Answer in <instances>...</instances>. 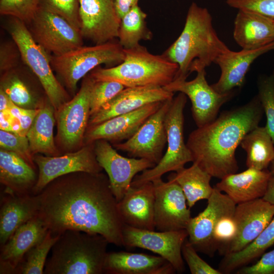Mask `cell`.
<instances>
[{"instance_id":"51","label":"cell","mask_w":274,"mask_h":274,"mask_svg":"<svg viewBox=\"0 0 274 274\" xmlns=\"http://www.w3.org/2000/svg\"><path fill=\"white\" fill-rule=\"evenodd\" d=\"M13 104L9 96L0 89V111L9 110Z\"/></svg>"},{"instance_id":"21","label":"cell","mask_w":274,"mask_h":274,"mask_svg":"<svg viewBox=\"0 0 274 274\" xmlns=\"http://www.w3.org/2000/svg\"><path fill=\"white\" fill-rule=\"evenodd\" d=\"M174 95V92L156 86L125 87L90 117L88 126L134 111L151 103L173 98Z\"/></svg>"},{"instance_id":"49","label":"cell","mask_w":274,"mask_h":274,"mask_svg":"<svg viewBox=\"0 0 274 274\" xmlns=\"http://www.w3.org/2000/svg\"><path fill=\"white\" fill-rule=\"evenodd\" d=\"M139 0H115V7L119 18L121 19L138 5Z\"/></svg>"},{"instance_id":"46","label":"cell","mask_w":274,"mask_h":274,"mask_svg":"<svg viewBox=\"0 0 274 274\" xmlns=\"http://www.w3.org/2000/svg\"><path fill=\"white\" fill-rule=\"evenodd\" d=\"M236 273L274 274V249L263 253L255 264L242 267L237 270Z\"/></svg>"},{"instance_id":"34","label":"cell","mask_w":274,"mask_h":274,"mask_svg":"<svg viewBox=\"0 0 274 274\" xmlns=\"http://www.w3.org/2000/svg\"><path fill=\"white\" fill-rule=\"evenodd\" d=\"M147 14L138 5L134 7L121 19L118 42L123 49L137 46L141 40H149L152 33L148 28L146 19Z\"/></svg>"},{"instance_id":"26","label":"cell","mask_w":274,"mask_h":274,"mask_svg":"<svg viewBox=\"0 0 274 274\" xmlns=\"http://www.w3.org/2000/svg\"><path fill=\"white\" fill-rule=\"evenodd\" d=\"M233 36L242 49L265 46L274 42V19L253 11L238 10Z\"/></svg>"},{"instance_id":"36","label":"cell","mask_w":274,"mask_h":274,"mask_svg":"<svg viewBox=\"0 0 274 274\" xmlns=\"http://www.w3.org/2000/svg\"><path fill=\"white\" fill-rule=\"evenodd\" d=\"M59 236L48 230L45 237L26 253L15 273L43 274L48 254Z\"/></svg>"},{"instance_id":"38","label":"cell","mask_w":274,"mask_h":274,"mask_svg":"<svg viewBox=\"0 0 274 274\" xmlns=\"http://www.w3.org/2000/svg\"><path fill=\"white\" fill-rule=\"evenodd\" d=\"M125 87L123 85L117 82L95 81L90 94V117L95 114L104 105L114 97Z\"/></svg>"},{"instance_id":"23","label":"cell","mask_w":274,"mask_h":274,"mask_svg":"<svg viewBox=\"0 0 274 274\" xmlns=\"http://www.w3.org/2000/svg\"><path fill=\"white\" fill-rule=\"evenodd\" d=\"M48 231L38 214L21 225L1 246L0 273H15L26 253L40 242Z\"/></svg>"},{"instance_id":"13","label":"cell","mask_w":274,"mask_h":274,"mask_svg":"<svg viewBox=\"0 0 274 274\" xmlns=\"http://www.w3.org/2000/svg\"><path fill=\"white\" fill-rule=\"evenodd\" d=\"M163 88L170 92L185 94L190 99L193 118L197 127L214 120L220 108L232 96V91L220 93L210 85L206 78L205 70L197 72L191 81L175 79Z\"/></svg>"},{"instance_id":"19","label":"cell","mask_w":274,"mask_h":274,"mask_svg":"<svg viewBox=\"0 0 274 274\" xmlns=\"http://www.w3.org/2000/svg\"><path fill=\"white\" fill-rule=\"evenodd\" d=\"M274 217V205L262 198L236 204L234 218L237 232L225 255L238 252L254 241Z\"/></svg>"},{"instance_id":"41","label":"cell","mask_w":274,"mask_h":274,"mask_svg":"<svg viewBox=\"0 0 274 274\" xmlns=\"http://www.w3.org/2000/svg\"><path fill=\"white\" fill-rule=\"evenodd\" d=\"M39 7L61 16L80 29L79 0H40Z\"/></svg>"},{"instance_id":"37","label":"cell","mask_w":274,"mask_h":274,"mask_svg":"<svg viewBox=\"0 0 274 274\" xmlns=\"http://www.w3.org/2000/svg\"><path fill=\"white\" fill-rule=\"evenodd\" d=\"M258 96L266 118L265 126L274 144V77L262 76L258 83Z\"/></svg>"},{"instance_id":"28","label":"cell","mask_w":274,"mask_h":274,"mask_svg":"<svg viewBox=\"0 0 274 274\" xmlns=\"http://www.w3.org/2000/svg\"><path fill=\"white\" fill-rule=\"evenodd\" d=\"M38 194L17 195L6 193L0 210V245H4L22 224L38 213Z\"/></svg>"},{"instance_id":"6","label":"cell","mask_w":274,"mask_h":274,"mask_svg":"<svg viewBox=\"0 0 274 274\" xmlns=\"http://www.w3.org/2000/svg\"><path fill=\"white\" fill-rule=\"evenodd\" d=\"M124 49L115 40L94 46H82L60 56L50 55V63L72 93L82 78L101 64L113 67L124 60Z\"/></svg>"},{"instance_id":"52","label":"cell","mask_w":274,"mask_h":274,"mask_svg":"<svg viewBox=\"0 0 274 274\" xmlns=\"http://www.w3.org/2000/svg\"><path fill=\"white\" fill-rule=\"evenodd\" d=\"M270 167L269 171L271 173V175H274V159L271 162V163H270Z\"/></svg>"},{"instance_id":"44","label":"cell","mask_w":274,"mask_h":274,"mask_svg":"<svg viewBox=\"0 0 274 274\" xmlns=\"http://www.w3.org/2000/svg\"><path fill=\"white\" fill-rule=\"evenodd\" d=\"M22 62L19 49L12 41L3 42L0 45V71L3 74L19 66Z\"/></svg>"},{"instance_id":"50","label":"cell","mask_w":274,"mask_h":274,"mask_svg":"<svg viewBox=\"0 0 274 274\" xmlns=\"http://www.w3.org/2000/svg\"><path fill=\"white\" fill-rule=\"evenodd\" d=\"M262 198L274 205V175L269 180L266 192Z\"/></svg>"},{"instance_id":"7","label":"cell","mask_w":274,"mask_h":274,"mask_svg":"<svg viewBox=\"0 0 274 274\" xmlns=\"http://www.w3.org/2000/svg\"><path fill=\"white\" fill-rule=\"evenodd\" d=\"M6 28L20 52L22 62L40 81L55 111L70 100L66 90L55 76L50 55L33 39L26 24L10 17Z\"/></svg>"},{"instance_id":"27","label":"cell","mask_w":274,"mask_h":274,"mask_svg":"<svg viewBox=\"0 0 274 274\" xmlns=\"http://www.w3.org/2000/svg\"><path fill=\"white\" fill-rule=\"evenodd\" d=\"M271 176L267 169L248 168L243 172L224 177L215 187L224 192L237 204L262 198Z\"/></svg>"},{"instance_id":"35","label":"cell","mask_w":274,"mask_h":274,"mask_svg":"<svg viewBox=\"0 0 274 274\" xmlns=\"http://www.w3.org/2000/svg\"><path fill=\"white\" fill-rule=\"evenodd\" d=\"M19 67L1 74L0 89L16 105L25 109H39L43 100L37 98L20 77L18 73Z\"/></svg>"},{"instance_id":"31","label":"cell","mask_w":274,"mask_h":274,"mask_svg":"<svg viewBox=\"0 0 274 274\" xmlns=\"http://www.w3.org/2000/svg\"><path fill=\"white\" fill-rule=\"evenodd\" d=\"M212 176L196 163L188 168L185 167L171 174L168 178L175 181L182 188L191 208L199 200H208L214 188L210 184Z\"/></svg>"},{"instance_id":"40","label":"cell","mask_w":274,"mask_h":274,"mask_svg":"<svg viewBox=\"0 0 274 274\" xmlns=\"http://www.w3.org/2000/svg\"><path fill=\"white\" fill-rule=\"evenodd\" d=\"M1 148L13 152L23 158L35 167L33 155L31 153L28 138L12 132L1 130Z\"/></svg>"},{"instance_id":"3","label":"cell","mask_w":274,"mask_h":274,"mask_svg":"<svg viewBox=\"0 0 274 274\" xmlns=\"http://www.w3.org/2000/svg\"><path fill=\"white\" fill-rule=\"evenodd\" d=\"M227 48L214 28L208 10L193 2L181 33L162 54L178 65L174 79H186L192 72L205 70L214 63Z\"/></svg>"},{"instance_id":"53","label":"cell","mask_w":274,"mask_h":274,"mask_svg":"<svg viewBox=\"0 0 274 274\" xmlns=\"http://www.w3.org/2000/svg\"><path fill=\"white\" fill-rule=\"evenodd\" d=\"M272 75L274 77V70H273V73H272Z\"/></svg>"},{"instance_id":"5","label":"cell","mask_w":274,"mask_h":274,"mask_svg":"<svg viewBox=\"0 0 274 274\" xmlns=\"http://www.w3.org/2000/svg\"><path fill=\"white\" fill-rule=\"evenodd\" d=\"M124 58L113 67H97L90 73L96 81L119 82L125 87L145 86L164 87L173 81L178 71L177 64L163 54L154 55L139 45L124 49Z\"/></svg>"},{"instance_id":"2","label":"cell","mask_w":274,"mask_h":274,"mask_svg":"<svg viewBox=\"0 0 274 274\" xmlns=\"http://www.w3.org/2000/svg\"><path fill=\"white\" fill-rule=\"evenodd\" d=\"M263 113L256 95L247 104L223 112L213 121L197 127L186 143L193 162L220 179L236 173L235 150L244 136L259 126Z\"/></svg>"},{"instance_id":"42","label":"cell","mask_w":274,"mask_h":274,"mask_svg":"<svg viewBox=\"0 0 274 274\" xmlns=\"http://www.w3.org/2000/svg\"><path fill=\"white\" fill-rule=\"evenodd\" d=\"M234 213L223 216L218 223L213 233L215 248L224 255L227 247L236 234L237 227Z\"/></svg>"},{"instance_id":"18","label":"cell","mask_w":274,"mask_h":274,"mask_svg":"<svg viewBox=\"0 0 274 274\" xmlns=\"http://www.w3.org/2000/svg\"><path fill=\"white\" fill-rule=\"evenodd\" d=\"M79 16L83 38L95 44L118 38L121 19L115 0H79Z\"/></svg>"},{"instance_id":"45","label":"cell","mask_w":274,"mask_h":274,"mask_svg":"<svg viewBox=\"0 0 274 274\" xmlns=\"http://www.w3.org/2000/svg\"><path fill=\"white\" fill-rule=\"evenodd\" d=\"M230 7L253 11L274 19V0H226Z\"/></svg>"},{"instance_id":"11","label":"cell","mask_w":274,"mask_h":274,"mask_svg":"<svg viewBox=\"0 0 274 274\" xmlns=\"http://www.w3.org/2000/svg\"><path fill=\"white\" fill-rule=\"evenodd\" d=\"M34 163L39 174L32 194L37 195L54 179L68 174L84 172L97 174L103 169L99 165L94 152V143L85 144L80 149L55 156L35 154Z\"/></svg>"},{"instance_id":"33","label":"cell","mask_w":274,"mask_h":274,"mask_svg":"<svg viewBox=\"0 0 274 274\" xmlns=\"http://www.w3.org/2000/svg\"><path fill=\"white\" fill-rule=\"evenodd\" d=\"M274 244V217L257 238L242 250L224 255L219 270L229 273L261 256Z\"/></svg>"},{"instance_id":"48","label":"cell","mask_w":274,"mask_h":274,"mask_svg":"<svg viewBox=\"0 0 274 274\" xmlns=\"http://www.w3.org/2000/svg\"><path fill=\"white\" fill-rule=\"evenodd\" d=\"M1 130L19 134L20 123L19 119L12 115L9 110L0 111Z\"/></svg>"},{"instance_id":"24","label":"cell","mask_w":274,"mask_h":274,"mask_svg":"<svg viewBox=\"0 0 274 274\" xmlns=\"http://www.w3.org/2000/svg\"><path fill=\"white\" fill-rule=\"evenodd\" d=\"M155 189L152 182L131 185L118 202L124 224L134 228L154 230Z\"/></svg>"},{"instance_id":"14","label":"cell","mask_w":274,"mask_h":274,"mask_svg":"<svg viewBox=\"0 0 274 274\" xmlns=\"http://www.w3.org/2000/svg\"><path fill=\"white\" fill-rule=\"evenodd\" d=\"M122 235L123 246L149 250L167 260L176 272L184 271L182 248L188 237L186 229L155 231L124 224Z\"/></svg>"},{"instance_id":"8","label":"cell","mask_w":274,"mask_h":274,"mask_svg":"<svg viewBox=\"0 0 274 274\" xmlns=\"http://www.w3.org/2000/svg\"><path fill=\"white\" fill-rule=\"evenodd\" d=\"M187 96L181 92L174 97L165 118L167 148L160 161L153 167L146 169L133 178L131 185L153 182L169 172H177L193 162L191 153L184 138V109Z\"/></svg>"},{"instance_id":"29","label":"cell","mask_w":274,"mask_h":274,"mask_svg":"<svg viewBox=\"0 0 274 274\" xmlns=\"http://www.w3.org/2000/svg\"><path fill=\"white\" fill-rule=\"evenodd\" d=\"M34 169L19 155L1 148L0 181L6 187V193L32 194L38 180Z\"/></svg>"},{"instance_id":"25","label":"cell","mask_w":274,"mask_h":274,"mask_svg":"<svg viewBox=\"0 0 274 274\" xmlns=\"http://www.w3.org/2000/svg\"><path fill=\"white\" fill-rule=\"evenodd\" d=\"M173 265L162 257L120 251L107 253L104 273L109 274H173Z\"/></svg>"},{"instance_id":"4","label":"cell","mask_w":274,"mask_h":274,"mask_svg":"<svg viewBox=\"0 0 274 274\" xmlns=\"http://www.w3.org/2000/svg\"><path fill=\"white\" fill-rule=\"evenodd\" d=\"M109 244L99 234L66 230L59 235L52 246L44 273H104Z\"/></svg>"},{"instance_id":"39","label":"cell","mask_w":274,"mask_h":274,"mask_svg":"<svg viewBox=\"0 0 274 274\" xmlns=\"http://www.w3.org/2000/svg\"><path fill=\"white\" fill-rule=\"evenodd\" d=\"M39 2L40 0H0V13L17 18L27 24L36 13Z\"/></svg>"},{"instance_id":"43","label":"cell","mask_w":274,"mask_h":274,"mask_svg":"<svg viewBox=\"0 0 274 274\" xmlns=\"http://www.w3.org/2000/svg\"><path fill=\"white\" fill-rule=\"evenodd\" d=\"M182 254L192 274L222 273L201 259L187 238L182 246Z\"/></svg>"},{"instance_id":"1","label":"cell","mask_w":274,"mask_h":274,"mask_svg":"<svg viewBox=\"0 0 274 274\" xmlns=\"http://www.w3.org/2000/svg\"><path fill=\"white\" fill-rule=\"evenodd\" d=\"M38 195V215L54 235L79 230L100 234L110 244L123 246L124 223L107 175H65L50 182Z\"/></svg>"},{"instance_id":"22","label":"cell","mask_w":274,"mask_h":274,"mask_svg":"<svg viewBox=\"0 0 274 274\" xmlns=\"http://www.w3.org/2000/svg\"><path fill=\"white\" fill-rule=\"evenodd\" d=\"M274 50V42L258 49H242L233 51L228 48L216 58L214 63L220 68V77L211 85L220 93L232 91L235 87H241L251 65L259 56Z\"/></svg>"},{"instance_id":"17","label":"cell","mask_w":274,"mask_h":274,"mask_svg":"<svg viewBox=\"0 0 274 274\" xmlns=\"http://www.w3.org/2000/svg\"><path fill=\"white\" fill-rule=\"evenodd\" d=\"M155 189L154 222L158 231L186 229L192 218L186 196L178 183L168 178L153 181Z\"/></svg>"},{"instance_id":"32","label":"cell","mask_w":274,"mask_h":274,"mask_svg":"<svg viewBox=\"0 0 274 274\" xmlns=\"http://www.w3.org/2000/svg\"><path fill=\"white\" fill-rule=\"evenodd\" d=\"M240 145L246 152L248 168L266 169L274 159V144L265 126L248 132Z\"/></svg>"},{"instance_id":"9","label":"cell","mask_w":274,"mask_h":274,"mask_svg":"<svg viewBox=\"0 0 274 274\" xmlns=\"http://www.w3.org/2000/svg\"><path fill=\"white\" fill-rule=\"evenodd\" d=\"M95 80L90 74L82 81L79 91L73 98L55 111L57 139L64 151L69 152L81 148L87 129L90 115V98Z\"/></svg>"},{"instance_id":"12","label":"cell","mask_w":274,"mask_h":274,"mask_svg":"<svg viewBox=\"0 0 274 274\" xmlns=\"http://www.w3.org/2000/svg\"><path fill=\"white\" fill-rule=\"evenodd\" d=\"M173 98L164 101L131 138L113 144V147L131 157L146 159L155 164L159 163L167 143L165 118Z\"/></svg>"},{"instance_id":"10","label":"cell","mask_w":274,"mask_h":274,"mask_svg":"<svg viewBox=\"0 0 274 274\" xmlns=\"http://www.w3.org/2000/svg\"><path fill=\"white\" fill-rule=\"evenodd\" d=\"M26 25L34 40L49 55L60 56L83 45L79 29L43 8L39 7Z\"/></svg>"},{"instance_id":"30","label":"cell","mask_w":274,"mask_h":274,"mask_svg":"<svg viewBox=\"0 0 274 274\" xmlns=\"http://www.w3.org/2000/svg\"><path fill=\"white\" fill-rule=\"evenodd\" d=\"M54 117L55 109L48 98L47 101L43 100L26 135L33 156L37 153L49 156L59 155L53 136Z\"/></svg>"},{"instance_id":"47","label":"cell","mask_w":274,"mask_h":274,"mask_svg":"<svg viewBox=\"0 0 274 274\" xmlns=\"http://www.w3.org/2000/svg\"><path fill=\"white\" fill-rule=\"evenodd\" d=\"M39 109L40 108L36 109L22 108L14 103L10 107L9 110L12 115L17 117L20 121L19 135L26 136Z\"/></svg>"},{"instance_id":"20","label":"cell","mask_w":274,"mask_h":274,"mask_svg":"<svg viewBox=\"0 0 274 274\" xmlns=\"http://www.w3.org/2000/svg\"><path fill=\"white\" fill-rule=\"evenodd\" d=\"M163 102L151 103L134 111L89 126L84 136V145L93 143L99 140H104L113 144L129 139L159 109Z\"/></svg>"},{"instance_id":"15","label":"cell","mask_w":274,"mask_h":274,"mask_svg":"<svg viewBox=\"0 0 274 274\" xmlns=\"http://www.w3.org/2000/svg\"><path fill=\"white\" fill-rule=\"evenodd\" d=\"M207 200L205 209L191 218L186 230L188 240L196 251L212 257L217 251L213 241L214 230L223 216L234 212L236 204L216 187Z\"/></svg>"},{"instance_id":"16","label":"cell","mask_w":274,"mask_h":274,"mask_svg":"<svg viewBox=\"0 0 274 274\" xmlns=\"http://www.w3.org/2000/svg\"><path fill=\"white\" fill-rule=\"evenodd\" d=\"M94 152L98 163L107 174L111 190L118 202L123 198L138 173L156 165L146 159L124 157L104 140L94 142Z\"/></svg>"}]
</instances>
